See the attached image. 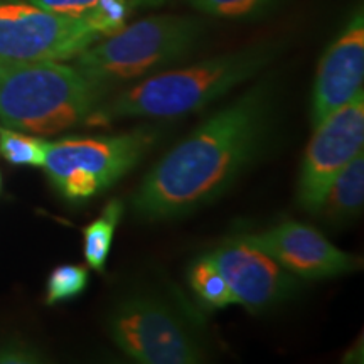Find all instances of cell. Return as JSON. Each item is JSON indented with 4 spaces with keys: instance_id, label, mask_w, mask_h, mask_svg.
I'll return each mask as SVG.
<instances>
[{
    "instance_id": "1",
    "label": "cell",
    "mask_w": 364,
    "mask_h": 364,
    "mask_svg": "<svg viewBox=\"0 0 364 364\" xmlns=\"http://www.w3.org/2000/svg\"><path fill=\"white\" fill-rule=\"evenodd\" d=\"M277 120V88L260 81L208 118L145 176L132 209L147 221L186 216L226 193L262 156Z\"/></svg>"
},
{
    "instance_id": "2",
    "label": "cell",
    "mask_w": 364,
    "mask_h": 364,
    "mask_svg": "<svg viewBox=\"0 0 364 364\" xmlns=\"http://www.w3.org/2000/svg\"><path fill=\"white\" fill-rule=\"evenodd\" d=\"M280 46L260 43L182 70L150 76L98 107L91 124L132 117H179L196 112L253 78L277 58Z\"/></svg>"
},
{
    "instance_id": "3",
    "label": "cell",
    "mask_w": 364,
    "mask_h": 364,
    "mask_svg": "<svg viewBox=\"0 0 364 364\" xmlns=\"http://www.w3.org/2000/svg\"><path fill=\"white\" fill-rule=\"evenodd\" d=\"M102 88L78 68L59 61L0 63V124L53 135L88 122Z\"/></svg>"
},
{
    "instance_id": "4",
    "label": "cell",
    "mask_w": 364,
    "mask_h": 364,
    "mask_svg": "<svg viewBox=\"0 0 364 364\" xmlns=\"http://www.w3.org/2000/svg\"><path fill=\"white\" fill-rule=\"evenodd\" d=\"M203 33V22L191 16L147 17L91 44L76 56V68L100 88L125 83L188 58Z\"/></svg>"
},
{
    "instance_id": "5",
    "label": "cell",
    "mask_w": 364,
    "mask_h": 364,
    "mask_svg": "<svg viewBox=\"0 0 364 364\" xmlns=\"http://www.w3.org/2000/svg\"><path fill=\"white\" fill-rule=\"evenodd\" d=\"M154 130L120 135L70 136L48 144L44 171L63 198L85 201L136 167L156 144Z\"/></svg>"
},
{
    "instance_id": "6",
    "label": "cell",
    "mask_w": 364,
    "mask_h": 364,
    "mask_svg": "<svg viewBox=\"0 0 364 364\" xmlns=\"http://www.w3.org/2000/svg\"><path fill=\"white\" fill-rule=\"evenodd\" d=\"M108 332L122 353L144 364H194L206 349L169 304L150 294L125 297L108 317Z\"/></svg>"
},
{
    "instance_id": "7",
    "label": "cell",
    "mask_w": 364,
    "mask_h": 364,
    "mask_svg": "<svg viewBox=\"0 0 364 364\" xmlns=\"http://www.w3.org/2000/svg\"><path fill=\"white\" fill-rule=\"evenodd\" d=\"M98 38L85 19L44 11L29 0H0V63L65 61Z\"/></svg>"
},
{
    "instance_id": "8",
    "label": "cell",
    "mask_w": 364,
    "mask_h": 364,
    "mask_svg": "<svg viewBox=\"0 0 364 364\" xmlns=\"http://www.w3.org/2000/svg\"><path fill=\"white\" fill-rule=\"evenodd\" d=\"M364 145V97L363 91L318 122L309 142L300 171L299 204L317 215L322 198L336 176L363 152Z\"/></svg>"
},
{
    "instance_id": "9",
    "label": "cell",
    "mask_w": 364,
    "mask_h": 364,
    "mask_svg": "<svg viewBox=\"0 0 364 364\" xmlns=\"http://www.w3.org/2000/svg\"><path fill=\"white\" fill-rule=\"evenodd\" d=\"M225 277L236 304L248 311H263L289 299L299 282L272 255L236 236L209 253Z\"/></svg>"
},
{
    "instance_id": "10",
    "label": "cell",
    "mask_w": 364,
    "mask_h": 364,
    "mask_svg": "<svg viewBox=\"0 0 364 364\" xmlns=\"http://www.w3.org/2000/svg\"><path fill=\"white\" fill-rule=\"evenodd\" d=\"M243 238L272 255L292 275L306 280L334 279L359 267L356 257L334 247L321 231L304 223L284 221Z\"/></svg>"
},
{
    "instance_id": "11",
    "label": "cell",
    "mask_w": 364,
    "mask_h": 364,
    "mask_svg": "<svg viewBox=\"0 0 364 364\" xmlns=\"http://www.w3.org/2000/svg\"><path fill=\"white\" fill-rule=\"evenodd\" d=\"M363 78L364 17L358 9L318 63L312 93L314 127L363 91Z\"/></svg>"
},
{
    "instance_id": "12",
    "label": "cell",
    "mask_w": 364,
    "mask_h": 364,
    "mask_svg": "<svg viewBox=\"0 0 364 364\" xmlns=\"http://www.w3.org/2000/svg\"><path fill=\"white\" fill-rule=\"evenodd\" d=\"M364 201V156L363 152L353 159L336 176L322 198L317 215L331 225H344L356 218Z\"/></svg>"
},
{
    "instance_id": "13",
    "label": "cell",
    "mask_w": 364,
    "mask_h": 364,
    "mask_svg": "<svg viewBox=\"0 0 364 364\" xmlns=\"http://www.w3.org/2000/svg\"><path fill=\"white\" fill-rule=\"evenodd\" d=\"M124 211V203L113 199L105 206L102 215L83 230L85 258L88 267L93 270H105V263L112 250L113 235H115L118 223L122 221Z\"/></svg>"
},
{
    "instance_id": "14",
    "label": "cell",
    "mask_w": 364,
    "mask_h": 364,
    "mask_svg": "<svg viewBox=\"0 0 364 364\" xmlns=\"http://www.w3.org/2000/svg\"><path fill=\"white\" fill-rule=\"evenodd\" d=\"M189 285L198 299L208 307L223 309L236 304V299L231 292L230 285L220 268L209 255L198 258L189 268Z\"/></svg>"
},
{
    "instance_id": "15",
    "label": "cell",
    "mask_w": 364,
    "mask_h": 364,
    "mask_svg": "<svg viewBox=\"0 0 364 364\" xmlns=\"http://www.w3.org/2000/svg\"><path fill=\"white\" fill-rule=\"evenodd\" d=\"M48 144L38 136L0 127V156L14 166L43 167Z\"/></svg>"
},
{
    "instance_id": "16",
    "label": "cell",
    "mask_w": 364,
    "mask_h": 364,
    "mask_svg": "<svg viewBox=\"0 0 364 364\" xmlns=\"http://www.w3.org/2000/svg\"><path fill=\"white\" fill-rule=\"evenodd\" d=\"M88 282V268L83 265L68 263V265L56 267L49 275L48 285H46V304L54 306V304L78 297L80 294L85 292Z\"/></svg>"
},
{
    "instance_id": "17",
    "label": "cell",
    "mask_w": 364,
    "mask_h": 364,
    "mask_svg": "<svg viewBox=\"0 0 364 364\" xmlns=\"http://www.w3.org/2000/svg\"><path fill=\"white\" fill-rule=\"evenodd\" d=\"M129 14V0H98L85 21L98 36H112L125 27Z\"/></svg>"
},
{
    "instance_id": "18",
    "label": "cell",
    "mask_w": 364,
    "mask_h": 364,
    "mask_svg": "<svg viewBox=\"0 0 364 364\" xmlns=\"http://www.w3.org/2000/svg\"><path fill=\"white\" fill-rule=\"evenodd\" d=\"M193 6L204 14H211L218 17H253L260 16L275 6L277 0H189Z\"/></svg>"
},
{
    "instance_id": "19",
    "label": "cell",
    "mask_w": 364,
    "mask_h": 364,
    "mask_svg": "<svg viewBox=\"0 0 364 364\" xmlns=\"http://www.w3.org/2000/svg\"><path fill=\"white\" fill-rule=\"evenodd\" d=\"M29 2L44 9V11L85 19L91 12V9L97 6L98 0H29Z\"/></svg>"
},
{
    "instance_id": "20",
    "label": "cell",
    "mask_w": 364,
    "mask_h": 364,
    "mask_svg": "<svg viewBox=\"0 0 364 364\" xmlns=\"http://www.w3.org/2000/svg\"><path fill=\"white\" fill-rule=\"evenodd\" d=\"M41 353L26 343H6L0 346V363H38Z\"/></svg>"
},
{
    "instance_id": "21",
    "label": "cell",
    "mask_w": 364,
    "mask_h": 364,
    "mask_svg": "<svg viewBox=\"0 0 364 364\" xmlns=\"http://www.w3.org/2000/svg\"><path fill=\"white\" fill-rule=\"evenodd\" d=\"M0 186H2V176H0Z\"/></svg>"
}]
</instances>
